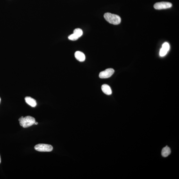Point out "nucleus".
I'll return each mask as SVG.
<instances>
[{"instance_id": "obj_1", "label": "nucleus", "mask_w": 179, "mask_h": 179, "mask_svg": "<svg viewBox=\"0 0 179 179\" xmlns=\"http://www.w3.org/2000/svg\"><path fill=\"white\" fill-rule=\"evenodd\" d=\"M19 121L20 126L25 128L32 126L36 122L34 118L30 116H22L20 118Z\"/></svg>"}, {"instance_id": "obj_2", "label": "nucleus", "mask_w": 179, "mask_h": 179, "mask_svg": "<svg viewBox=\"0 0 179 179\" xmlns=\"http://www.w3.org/2000/svg\"><path fill=\"white\" fill-rule=\"evenodd\" d=\"M105 19L110 24L117 25L120 23L121 19L119 15L110 13H106L104 15Z\"/></svg>"}, {"instance_id": "obj_3", "label": "nucleus", "mask_w": 179, "mask_h": 179, "mask_svg": "<svg viewBox=\"0 0 179 179\" xmlns=\"http://www.w3.org/2000/svg\"><path fill=\"white\" fill-rule=\"evenodd\" d=\"M36 150L41 152H50L53 150V148L51 145L45 144H39L34 147Z\"/></svg>"}, {"instance_id": "obj_4", "label": "nucleus", "mask_w": 179, "mask_h": 179, "mask_svg": "<svg viewBox=\"0 0 179 179\" xmlns=\"http://www.w3.org/2000/svg\"><path fill=\"white\" fill-rule=\"evenodd\" d=\"M172 6V4L169 2H161L156 3L154 7L156 10H160L170 8Z\"/></svg>"}, {"instance_id": "obj_5", "label": "nucleus", "mask_w": 179, "mask_h": 179, "mask_svg": "<svg viewBox=\"0 0 179 179\" xmlns=\"http://www.w3.org/2000/svg\"><path fill=\"white\" fill-rule=\"evenodd\" d=\"M83 33V31L81 29H76L74 30L73 33L69 36V39L71 40H76L82 35Z\"/></svg>"}, {"instance_id": "obj_6", "label": "nucleus", "mask_w": 179, "mask_h": 179, "mask_svg": "<svg viewBox=\"0 0 179 179\" xmlns=\"http://www.w3.org/2000/svg\"><path fill=\"white\" fill-rule=\"evenodd\" d=\"M115 72L114 70L112 69H108L105 71H102L99 74V77L102 79H106L110 77Z\"/></svg>"}, {"instance_id": "obj_7", "label": "nucleus", "mask_w": 179, "mask_h": 179, "mask_svg": "<svg viewBox=\"0 0 179 179\" xmlns=\"http://www.w3.org/2000/svg\"><path fill=\"white\" fill-rule=\"evenodd\" d=\"M170 46L168 43L165 42L162 45V48L160 49V56H164L167 54L169 50Z\"/></svg>"}, {"instance_id": "obj_8", "label": "nucleus", "mask_w": 179, "mask_h": 179, "mask_svg": "<svg viewBox=\"0 0 179 179\" xmlns=\"http://www.w3.org/2000/svg\"><path fill=\"white\" fill-rule=\"evenodd\" d=\"M75 56L76 59L80 62H83L85 60L84 53L80 51H77L75 53Z\"/></svg>"}, {"instance_id": "obj_9", "label": "nucleus", "mask_w": 179, "mask_h": 179, "mask_svg": "<svg viewBox=\"0 0 179 179\" xmlns=\"http://www.w3.org/2000/svg\"><path fill=\"white\" fill-rule=\"evenodd\" d=\"M26 102L32 107H35L37 106V102L35 99L30 97H26L25 98Z\"/></svg>"}, {"instance_id": "obj_10", "label": "nucleus", "mask_w": 179, "mask_h": 179, "mask_svg": "<svg viewBox=\"0 0 179 179\" xmlns=\"http://www.w3.org/2000/svg\"><path fill=\"white\" fill-rule=\"evenodd\" d=\"M102 90L105 94L110 95L112 94V91L110 86L107 84H104L102 86Z\"/></svg>"}, {"instance_id": "obj_11", "label": "nucleus", "mask_w": 179, "mask_h": 179, "mask_svg": "<svg viewBox=\"0 0 179 179\" xmlns=\"http://www.w3.org/2000/svg\"><path fill=\"white\" fill-rule=\"evenodd\" d=\"M171 152V149L168 146H166L162 149V155L163 157H167L170 154Z\"/></svg>"}, {"instance_id": "obj_12", "label": "nucleus", "mask_w": 179, "mask_h": 179, "mask_svg": "<svg viewBox=\"0 0 179 179\" xmlns=\"http://www.w3.org/2000/svg\"><path fill=\"white\" fill-rule=\"evenodd\" d=\"M35 124H36V125H37L38 124V122H35Z\"/></svg>"}, {"instance_id": "obj_13", "label": "nucleus", "mask_w": 179, "mask_h": 179, "mask_svg": "<svg viewBox=\"0 0 179 179\" xmlns=\"http://www.w3.org/2000/svg\"><path fill=\"white\" fill-rule=\"evenodd\" d=\"M1 156H0V164H1Z\"/></svg>"}, {"instance_id": "obj_14", "label": "nucleus", "mask_w": 179, "mask_h": 179, "mask_svg": "<svg viewBox=\"0 0 179 179\" xmlns=\"http://www.w3.org/2000/svg\"><path fill=\"white\" fill-rule=\"evenodd\" d=\"M1 98H0V103H1Z\"/></svg>"}]
</instances>
